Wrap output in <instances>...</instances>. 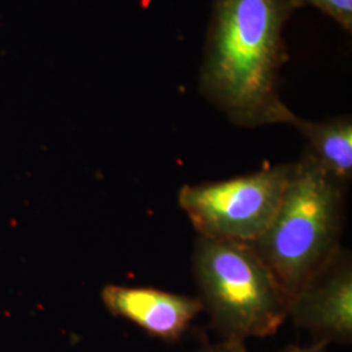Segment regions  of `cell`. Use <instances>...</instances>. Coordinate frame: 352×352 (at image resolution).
Wrapping results in <instances>:
<instances>
[{
  "mask_svg": "<svg viewBox=\"0 0 352 352\" xmlns=\"http://www.w3.org/2000/svg\"><path fill=\"white\" fill-rule=\"evenodd\" d=\"M196 352H248L244 342L239 340H222L217 344H209L204 346L199 351Z\"/></svg>",
  "mask_w": 352,
  "mask_h": 352,
  "instance_id": "9c48e42d",
  "label": "cell"
},
{
  "mask_svg": "<svg viewBox=\"0 0 352 352\" xmlns=\"http://www.w3.org/2000/svg\"><path fill=\"white\" fill-rule=\"evenodd\" d=\"M291 126L307 141L304 153L327 174L349 187L352 180L351 115H340L321 122L296 115Z\"/></svg>",
  "mask_w": 352,
  "mask_h": 352,
  "instance_id": "52a82bcc",
  "label": "cell"
},
{
  "mask_svg": "<svg viewBox=\"0 0 352 352\" xmlns=\"http://www.w3.org/2000/svg\"><path fill=\"white\" fill-rule=\"evenodd\" d=\"M289 317L314 342L351 344L352 256L340 247L289 302Z\"/></svg>",
  "mask_w": 352,
  "mask_h": 352,
  "instance_id": "5b68a950",
  "label": "cell"
},
{
  "mask_svg": "<svg viewBox=\"0 0 352 352\" xmlns=\"http://www.w3.org/2000/svg\"><path fill=\"white\" fill-rule=\"evenodd\" d=\"M327 344L321 342H314L311 346H289L282 352H327Z\"/></svg>",
  "mask_w": 352,
  "mask_h": 352,
  "instance_id": "30bf717a",
  "label": "cell"
},
{
  "mask_svg": "<svg viewBox=\"0 0 352 352\" xmlns=\"http://www.w3.org/2000/svg\"><path fill=\"white\" fill-rule=\"evenodd\" d=\"M199 300L223 340L273 336L289 317V298L250 244L200 236L192 252Z\"/></svg>",
  "mask_w": 352,
  "mask_h": 352,
  "instance_id": "3957f363",
  "label": "cell"
},
{
  "mask_svg": "<svg viewBox=\"0 0 352 352\" xmlns=\"http://www.w3.org/2000/svg\"><path fill=\"white\" fill-rule=\"evenodd\" d=\"M102 300L113 316L126 318L146 334L166 342L180 340L204 312L199 298L153 287L109 285Z\"/></svg>",
  "mask_w": 352,
  "mask_h": 352,
  "instance_id": "8992f818",
  "label": "cell"
},
{
  "mask_svg": "<svg viewBox=\"0 0 352 352\" xmlns=\"http://www.w3.org/2000/svg\"><path fill=\"white\" fill-rule=\"evenodd\" d=\"M292 164L219 182L186 184L177 202L200 236L250 244L269 225L285 195Z\"/></svg>",
  "mask_w": 352,
  "mask_h": 352,
  "instance_id": "277c9868",
  "label": "cell"
},
{
  "mask_svg": "<svg viewBox=\"0 0 352 352\" xmlns=\"http://www.w3.org/2000/svg\"><path fill=\"white\" fill-rule=\"evenodd\" d=\"M346 196L347 186L305 153L292 162L277 213L264 234L250 243L289 300L342 247Z\"/></svg>",
  "mask_w": 352,
  "mask_h": 352,
  "instance_id": "7a4b0ae2",
  "label": "cell"
},
{
  "mask_svg": "<svg viewBox=\"0 0 352 352\" xmlns=\"http://www.w3.org/2000/svg\"><path fill=\"white\" fill-rule=\"evenodd\" d=\"M302 0H213L200 90L244 128L289 124L296 118L278 91L286 59L283 29Z\"/></svg>",
  "mask_w": 352,
  "mask_h": 352,
  "instance_id": "6da1fadb",
  "label": "cell"
},
{
  "mask_svg": "<svg viewBox=\"0 0 352 352\" xmlns=\"http://www.w3.org/2000/svg\"><path fill=\"white\" fill-rule=\"evenodd\" d=\"M304 6H314L321 12L327 14L343 30L351 33L352 0H302Z\"/></svg>",
  "mask_w": 352,
  "mask_h": 352,
  "instance_id": "ba28073f",
  "label": "cell"
}]
</instances>
